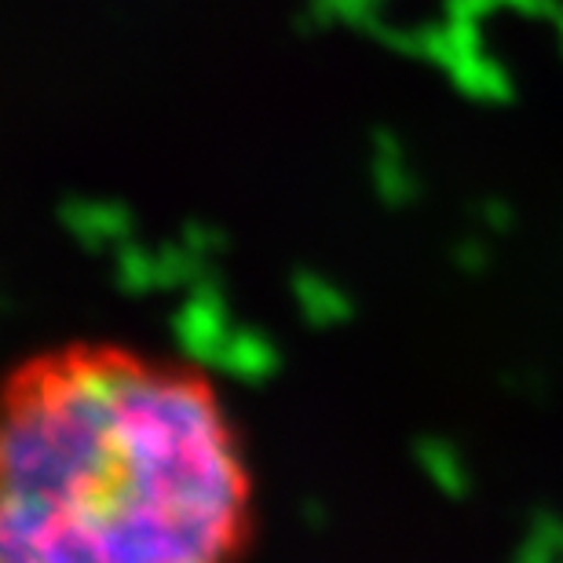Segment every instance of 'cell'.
Masks as SVG:
<instances>
[{"label":"cell","mask_w":563,"mask_h":563,"mask_svg":"<svg viewBox=\"0 0 563 563\" xmlns=\"http://www.w3.org/2000/svg\"><path fill=\"white\" fill-rule=\"evenodd\" d=\"M256 538L250 435L198 363L74 336L0 374V563H245Z\"/></svg>","instance_id":"cell-1"}]
</instances>
